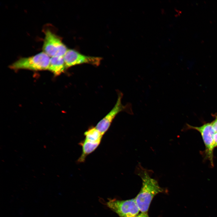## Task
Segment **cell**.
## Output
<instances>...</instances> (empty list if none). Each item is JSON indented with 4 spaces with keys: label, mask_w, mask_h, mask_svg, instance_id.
I'll return each mask as SVG.
<instances>
[{
    "label": "cell",
    "mask_w": 217,
    "mask_h": 217,
    "mask_svg": "<svg viewBox=\"0 0 217 217\" xmlns=\"http://www.w3.org/2000/svg\"><path fill=\"white\" fill-rule=\"evenodd\" d=\"M141 178L142 187L135 199L140 211L142 212H147L153 197L157 194L163 192L164 190L156 180L148 175L141 176Z\"/></svg>",
    "instance_id": "6da1fadb"
},
{
    "label": "cell",
    "mask_w": 217,
    "mask_h": 217,
    "mask_svg": "<svg viewBox=\"0 0 217 217\" xmlns=\"http://www.w3.org/2000/svg\"><path fill=\"white\" fill-rule=\"evenodd\" d=\"M134 217H149L147 212H142Z\"/></svg>",
    "instance_id": "4fadbf2b"
},
{
    "label": "cell",
    "mask_w": 217,
    "mask_h": 217,
    "mask_svg": "<svg viewBox=\"0 0 217 217\" xmlns=\"http://www.w3.org/2000/svg\"><path fill=\"white\" fill-rule=\"evenodd\" d=\"M215 116V120L211 123L215 132H217V115Z\"/></svg>",
    "instance_id": "8fae6325"
},
{
    "label": "cell",
    "mask_w": 217,
    "mask_h": 217,
    "mask_svg": "<svg viewBox=\"0 0 217 217\" xmlns=\"http://www.w3.org/2000/svg\"><path fill=\"white\" fill-rule=\"evenodd\" d=\"M66 68L63 57L55 56L50 58L48 69L55 76L63 73Z\"/></svg>",
    "instance_id": "ba28073f"
},
{
    "label": "cell",
    "mask_w": 217,
    "mask_h": 217,
    "mask_svg": "<svg viewBox=\"0 0 217 217\" xmlns=\"http://www.w3.org/2000/svg\"><path fill=\"white\" fill-rule=\"evenodd\" d=\"M190 128L196 130L200 133L205 146V153L212 165H213V136L215 132L212 123H208L200 127L187 124Z\"/></svg>",
    "instance_id": "8992f818"
},
{
    "label": "cell",
    "mask_w": 217,
    "mask_h": 217,
    "mask_svg": "<svg viewBox=\"0 0 217 217\" xmlns=\"http://www.w3.org/2000/svg\"><path fill=\"white\" fill-rule=\"evenodd\" d=\"M50 58V57L43 52L30 57L21 58L13 63L10 67L14 70H46L49 69Z\"/></svg>",
    "instance_id": "7a4b0ae2"
},
{
    "label": "cell",
    "mask_w": 217,
    "mask_h": 217,
    "mask_svg": "<svg viewBox=\"0 0 217 217\" xmlns=\"http://www.w3.org/2000/svg\"><path fill=\"white\" fill-rule=\"evenodd\" d=\"M213 146L215 148L217 146V132H215L213 136Z\"/></svg>",
    "instance_id": "7c38bea8"
},
{
    "label": "cell",
    "mask_w": 217,
    "mask_h": 217,
    "mask_svg": "<svg viewBox=\"0 0 217 217\" xmlns=\"http://www.w3.org/2000/svg\"><path fill=\"white\" fill-rule=\"evenodd\" d=\"M43 52L49 57H63L68 49L61 39L49 30L45 32Z\"/></svg>",
    "instance_id": "277c9868"
},
{
    "label": "cell",
    "mask_w": 217,
    "mask_h": 217,
    "mask_svg": "<svg viewBox=\"0 0 217 217\" xmlns=\"http://www.w3.org/2000/svg\"><path fill=\"white\" fill-rule=\"evenodd\" d=\"M123 96L121 92H118L117 100L113 108L95 127L102 135L108 131L113 119L118 113L125 111L130 114H133L131 103H128L124 105L122 104Z\"/></svg>",
    "instance_id": "3957f363"
},
{
    "label": "cell",
    "mask_w": 217,
    "mask_h": 217,
    "mask_svg": "<svg viewBox=\"0 0 217 217\" xmlns=\"http://www.w3.org/2000/svg\"><path fill=\"white\" fill-rule=\"evenodd\" d=\"M85 139L95 143H100L102 135L95 127L89 128L84 133Z\"/></svg>",
    "instance_id": "30bf717a"
},
{
    "label": "cell",
    "mask_w": 217,
    "mask_h": 217,
    "mask_svg": "<svg viewBox=\"0 0 217 217\" xmlns=\"http://www.w3.org/2000/svg\"><path fill=\"white\" fill-rule=\"evenodd\" d=\"M106 205L120 217H134L140 211L135 198L123 200H111Z\"/></svg>",
    "instance_id": "5b68a950"
},
{
    "label": "cell",
    "mask_w": 217,
    "mask_h": 217,
    "mask_svg": "<svg viewBox=\"0 0 217 217\" xmlns=\"http://www.w3.org/2000/svg\"><path fill=\"white\" fill-rule=\"evenodd\" d=\"M100 143L92 142L85 139L80 142L79 144L82 147V153L78 159L77 162L79 163L84 162L86 157L95 151Z\"/></svg>",
    "instance_id": "9c48e42d"
},
{
    "label": "cell",
    "mask_w": 217,
    "mask_h": 217,
    "mask_svg": "<svg viewBox=\"0 0 217 217\" xmlns=\"http://www.w3.org/2000/svg\"><path fill=\"white\" fill-rule=\"evenodd\" d=\"M63 58L66 68L85 63L98 66L102 59L99 57L86 56L71 49L67 50Z\"/></svg>",
    "instance_id": "52a82bcc"
}]
</instances>
